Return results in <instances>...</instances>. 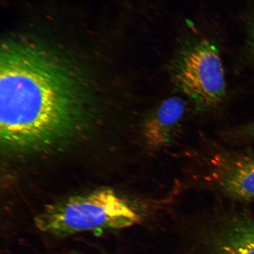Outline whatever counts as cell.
I'll use <instances>...</instances> for the list:
<instances>
[{
	"label": "cell",
	"instance_id": "obj_1",
	"mask_svg": "<svg viewBox=\"0 0 254 254\" xmlns=\"http://www.w3.org/2000/svg\"><path fill=\"white\" fill-rule=\"evenodd\" d=\"M0 136L6 147L27 149L50 141L77 102V79L62 63L25 41L1 48Z\"/></svg>",
	"mask_w": 254,
	"mask_h": 254
},
{
	"label": "cell",
	"instance_id": "obj_2",
	"mask_svg": "<svg viewBox=\"0 0 254 254\" xmlns=\"http://www.w3.org/2000/svg\"><path fill=\"white\" fill-rule=\"evenodd\" d=\"M139 220L140 215L131 202L110 189L52 203L34 219L38 230L59 238L97 230L124 229Z\"/></svg>",
	"mask_w": 254,
	"mask_h": 254
},
{
	"label": "cell",
	"instance_id": "obj_3",
	"mask_svg": "<svg viewBox=\"0 0 254 254\" xmlns=\"http://www.w3.org/2000/svg\"><path fill=\"white\" fill-rule=\"evenodd\" d=\"M170 74L175 86L199 111L215 109L226 97L220 50L211 40L201 38L182 44L171 60Z\"/></svg>",
	"mask_w": 254,
	"mask_h": 254
},
{
	"label": "cell",
	"instance_id": "obj_4",
	"mask_svg": "<svg viewBox=\"0 0 254 254\" xmlns=\"http://www.w3.org/2000/svg\"><path fill=\"white\" fill-rule=\"evenodd\" d=\"M211 160L208 179L228 197L254 200V155L221 152Z\"/></svg>",
	"mask_w": 254,
	"mask_h": 254
},
{
	"label": "cell",
	"instance_id": "obj_5",
	"mask_svg": "<svg viewBox=\"0 0 254 254\" xmlns=\"http://www.w3.org/2000/svg\"><path fill=\"white\" fill-rule=\"evenodd\" d=\"M186 110L182 98L172 97L162 101L147 114L142 124V135L148 150L158 151L170 145Z\"/></svg>",
	"mask_w": 254,
	"mask_h": 254
},
{
	"label": "cell",
	"instance_id": "obj_6",
	"mask_svg": "<svg viewBox=\"0 0 254 254\" xmlns=\"http://www.w3.org/2000/svg\"><path fill=\"white\" fill-rule=\"evenodd\" d=\"M209 254H254V218L243 213L225 216L209 236Z\"/></svg>",
	"mask_w": 254,
	"mask_h": 254
},
{
	"label": "cell",
	"instance_id": "obj_7",
	"mask_svg": "<svg viewBox=\"0 0 254 254\" xmlns=\"http://www.w3.org/2000/svg\"><path fill=\"white\" fill-rule=\"evenodd\" d=\"M238 137L244 139H254V122L240 127L236 132Z\"/></svg>",
	"mask_w": 254,
	"mask_h": 254
},
{
	"label": "cell",
	"instance_id": "obj_8",
	"mask_svg": "<svg viewBox=\"0 0 254 254\" xmlns=\"http://www.w3.org/2000/svg\"><path fill=\"white\" fill-rule=\"evenodd\" d=\"M249 44L251 50L254 53V17L250 25L249 32Z\"/></svg>",
	"mask_w": 254,
	"mask_h": 254
},
{
	"label": "cell",
	"instance_id": "obj_9",
	"mask_svg": "<svg viewBox=\"0 0 254 254\" xmlns=\"http://www.w3.org/2000/svg\"><path fill=\"white\" fill-rule=\"evenodd\" d=\"M67 254H87L82 253L78 252H71L70 253H69Z\"/></svg>",
	"mask_w": 254,
	"mask_h": 254
}]
</instances>
